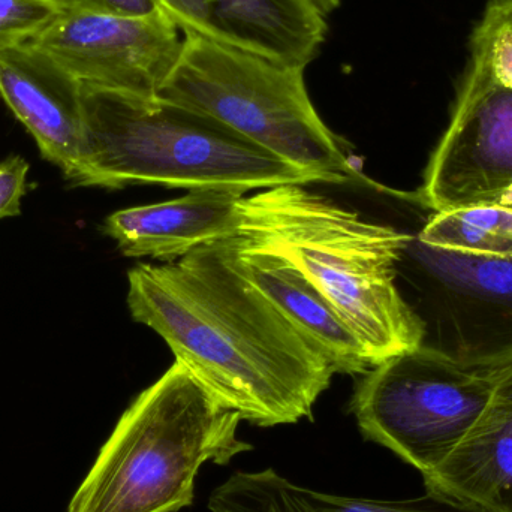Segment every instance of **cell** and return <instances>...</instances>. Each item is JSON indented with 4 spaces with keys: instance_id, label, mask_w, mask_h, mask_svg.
Returning a JSON list of instances; mask_svg holds the SVG:
<instances>
[{
    "instance_id": "cell-1",
    "label": "cell",
    "mask_w": 512,
    "mask_h": 512,
    "mask_svg": "<svg viewBox=\"0 0 512 512\" xmlns=\"http://www.w3.org/2000/svg\"><path fill=\"white\" fill-rule=\"evenodd\" d=\"M128 283L134 321L158 333L225 408L261 427L312 420L334 370L237 270L225 243L138 264Z\"/></svg>"
},
{
    "instance_id": "cell-2",
    "label": "cell",
    "mask_w": 512,
    "mask_h": 512,
    "mask_svg": "<svg viewBox=\"0 0 512 512\" xmlns=\"http://www.w3.org/2000/svg\"><path fill=\"white\" fill-rule=\"evenodd\" d=\"M411 239L304 185H282L245 195L239 237L230 242L297 267L339 310L378 366L423 345V321L396 282Z\"/></svg>"
},
{
    "instance_id": "cell-3",
    "label": "cell",
    "mask_w": 512,
    "mask_h": 512,
    "mask_svg": "<svg viewBox=\"0 0 512 512\" xmlns=\"http://www.w3.org/2000/svg\"><path fill=\"white\" fill-rule=\"evenodd\" d=\"M75 186L156 185L248 194L316 182L224 123L156 95L83 84Z\"/></svg>"
},
{
    "instance_id": "cell-4",
    "label": "cell",
    "mask_w": 512,
    "mask_h": 512,
    "mask_svg": "<svg viewBox=\"0 0 512 512\" xmlns=\"http://www.w3.org/2000/svg\"><path fill=\"white\" fill-rule=\"evenodd\" d=\"M242 417L174 363L120 417L66 512H177L191 507L207 462L251 451Z\"/></svg>"
},
{
    "instance_id": "cell-5",
    "label": "cell",
    "mask_w": 512,
    "mask_h": 512,
    "mask_svg": "<svg viewBox=\"0 0 512 512\" xmlns=\"http://www.w3.org/2000/svg\"><path fill=\"white\" fill-rule=\"evenodd\" d=\"M304 71L185 35L156 96L219 120L318 183H367L316 111Z\"/></svg>"
},
{
    "instance_id": "cell-6",
    "label": "cell",
    "mask_w": 512,
    "mask_h": 512,
    "mask_svg": "<svg viewBox=\"0 0 512 512\" xmlns=\"http://www.w3.org/2000/svg\"><path fill=\"white\" fill-rule=\"evenodd\" d=\"M511 366L468 367L421 345L370 369L351 411L364 438L424 477L468 435Z\"/></svg>"
},
{
    "instance_id": "cell-7",
    "label": "cell",
    "mask_w": 512,
    "mask_h": 512,
    "mask_svg": "<svg viewBox=\"0 0 512 512\" xmlns=\"http://www.w3.org/2000/svg\"><path fill=\"white\" fill-rule=\"evenodd\" d=\"M418 201L433 212L512 209V90L493 78L472 39L450 125L430 158Z\"/></svg>"
},
{
    "instance_id": "cell-8",
    "label": "cell",
    "mask_w": 512,
    "mask_h": 512,
    "mask_svg": "<svg viewBox=\"0 0 512 512\" xmlns=\"http://www.w3.org/2000/svg\"><path fill=\"white\" fill-rule=\"evenodd\" d=\"M180 35L162 11L149 17L60 11L30 44L80 83L156 95L182 50Z\"/></svg>"
},
{
    "instance_id": "cell-9",
    "label": "cell",
    "mask_w": 512,
    "mask_h": 512,
    "mask_svg": "<svg viewBox=\"0 0 512 512\" xmlns=\"http://www.w3.org/2000/svg\"><path fill=\"white\" fill-rule=\"evenodd\" d=\"M415 255L442 300L436 349L468 367L512 364V259L439 251L412 237Z\"/></svg>"
},
{
    "instance_id": "cell-10",
    "label": "cell",
    "mask_w": 512,
    "mask_h": 512,
    "mask_svg": "<svg viewBox=\"0 0 512 512\" xmlns=\"http://www.w3.org/2000/svg\"><path fill=\"white\" fill-rule=\"evenodd\" d=\"M165 15L183 35L306 68L327 36L312 0H171Z\"/></svg>"
},
{
    "instance_id": "cell-11",
    "label": "cell",
    "mask_w": 512,
    "mask_h": 512,
    "mask_svg": "<svg viewBox=\"0 0 512 512\" xmlns=\"http://www.w3.org/2000/svg\"><path fill=\"white\" fill-rule=\"evenodd\" d=\"M0 99L68 182L80 165L83 83L35 45L0 51Z\"/></svg>"
},
{
    "instance_id": "cell-12",
    "label": "cell",
    "mask_w": 512,
    "mask_h": 512,
    "mask_svg": "<svg viewBox=\"0 0 512 512\" xmlns=\"http://www.w3.org/2000/svg\"><path fill=\"white\" fill-rule=\"evenodd\" d=\"M245 195L192 189L176 200L114 212L105 219L104 233L129 258L179 261L197 249L237 239Z\"/></svg>"
},
{
    "instance_id": "cell-13",
    "label": "cell",
    "mask_w": 512,
    "mask_h": 512,
    "mask_svg": "<svg viewBox=\"0 0 512 512\" xmlns=\"http://www.w3.org/2000/svg\"><path fill=\"white\" fill-rule=\"evenodd\" d=\"M237 270L328 361L334 373L366 375L369 351L330 300L291 262L225 242Z\"/></svg>"
},
{
    "instance_id": "cell-14",
    "label": "cell",
    "mask_w": 512,
    "mask_h": 512,
    "mask_svg": "<svg viewBox=\"0 0 512 512\" xmlns=\"http://www.w3.org/2000/svg\"><path fill=\"white\" fill-rule=\"evenodd\" d=\"M423 480L427 492L512 512V366L468 435Z\"/></svg>"
},
{
    "instance_id": "cell-15",
    "label": "cell",
    "mask_w": 512,
    "mask_h": 512,
    "mask_svg": "<svg viewBox=\"0 0 512 512\" xmlns=\"http://www.w3.org/2000/svg\"><path fill=\"white\" fill-rule=\"evenodd\" d=\"M212 512H492L426 492L406 501H372L327 495L297 486L273 469L237 472L209 498Z\"/></svg>"
},
{
    "instance_id": "cell-16",
    "label": "cell",
    "mask_w": 512,
    "mask_h": 512,
    "mask_svg": "<svg viewBox=\"0 0 512 512\" xmlns=\"http://www.w3.org/2000/svg\"><path fill=\"white\" fill-rule=\"evenodd\" d=\"M417 239L451 254L512 259V209L474 206L433 212Z\"/></svg>"
},
{
    "instance_id": "cell-17",
    "label": "cell",
    "mask_w": 512,
    "mask_h": 512,
    "mask_svg": "<svg viewBox=\"0 0 512 512\" xmlns=\"http://www.w3.org/2000/svg\"><path fill=\"white\" fill-rule=\"evenodd\" d=\"M59 12L54 0H0V51L32 41Z\"/></svg>"
},
{
    "instance_id": "cell-18",
    "label": "cell",
    "mask_w": 512,
    "mask_h": 512,
    "mask_svg": "<svg viewBox=\"0 0 512 512\" xmlns=\"http://www.w3.org/2000/svg\"><path fill=\"white\" fill-rule=\"evenodd\" d=\"M486 57L490 74L512 90V24L492 5L487 6L483 20L472 35Z\"/></svg>"
},
{
    "instance_id": "cell-19",
    "label": "cell",
    "mask_w": 512,
    "mask_h": 512,
    "mask_svg": "<svg viewBox=\"0 0 512 512\" xmlns=\"http://www.w3.org/2000/svg\"><path fill=\"white\" fill-rule=\"evenodd\" d=\"M29 168V162L21 156H9L0 162V219L20 215Z\"/></svg>"
},
{
    "instance_id": "cell-20",
    "label": "cell",
    "mask_w": 512,
    "mask_h": 512,
    "mask_svg": "<svg viewBox=\"0 0 512 512\" xmlns=\"http://www.w3.org/2000/svg\"><path fill=\"white\" fill-rule=\"evenodd\" d=\"M60 11L90 12L116 17H149L161 12L159 0H54Z\"/></svg>"
},
{
    "instance_id": "cell-21",
    "label": "cell",
    "mask_w": 512,
    "mask_h": 512,
    "mask_svg": "<svg viewBox=\"0 0 512 512\" xmlns=\"http://www.w3.org/2000/svg\"><path fill=\"white\" fill-rule=\"evenodd\" d=\"M313 5L319 9L321 14H324L325 17L331 14V12L336 11L339 8L340 0H312Z\"/></svg>"
},
{
    "instance_id": "cell-22",
    "label": "cell",
    "mask_w": 512,
    "mask_h": 512,
    "mask_svg": "<svg viewBox=\"0 0 512 512\" xmlns=\"http://www.w3.org/2000/svg\"><path fill=\"white\" fill-rule=\"evenodd\" d=\"M171 0H159V5H161V9H164L165 6L168 5V3H170Z\"/></svg>"
}]
</instances>
